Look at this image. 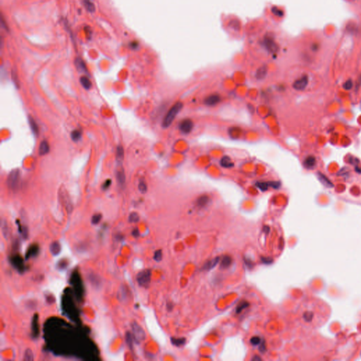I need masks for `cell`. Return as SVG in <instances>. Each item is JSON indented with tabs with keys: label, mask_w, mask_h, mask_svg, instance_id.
Here are the masks:
<instances>
[{
	"label": "cell",
	"mask_w": 361,
	"mask_h": 361,
	"mask_svg": "<svg viewBox=\"0 0 361 361\" xmlns=\"http://www.w3.org/2000/svg\"><path fill=\"white\" fill-rule=\"evenodd\" d=\"M183 106V104L181 102H176L173 104V105L169 109L163 119L162 126L164 129H167L171 125L176 116L180 113Z\"/></svg>",
	"instance_id": "obj_1"
},
{
	"label": "cell",
	"mask_w": 361,
	"mask_h": 361,
	"mask_svg": "<svg viewBox=\"0 0 361 361\" xmlns=\"http://www.w3.org/2000/svg\"><path fill=\"white\" fill-rule=\"evenodd\" d=\"M131 329L132 332H133L132 334H133V339L136 343L139 344V343L145 340L146 338V334L141 325L138 324L136 322H133L131 323Z\"/></svg>",
	"instance_id": "obj_2"
},
{
	"label": "cell",
	"mask_w": 361,
	"mask_h": 361,
	"mask_svg": "<svg viewBox=\"0 0 361 361\" xmlns=\"http://www.w3.org/2000/svg\"><path fill=\"white\" fill-rule=\"evenodd\" d=\"M19 180H20V171L18 169H13L8 176L7 181V186L11 190H15L17 188Z\"/></svg>",
	"instance_id": "obj_3"
},
{
	"label": "cell",
	"mask_w": 361,
	"mask_h": 361,
	"mask_svg": "<svg viewBox=\"0 0 361 361\" xmlns=\"http://www.w3.org/2000/svg\"><path fill=\"white\" fill-rule=\"evenodd\" d=\"M151 275L150 269H144L143 271L140 272L136 277L138 284L145 288L148 287L151 281Z\"/></svg>",
	"instance_id": "obj_4"
},
{
	"label": "cell",
	"mask_w": 361,
	"mask_h": 361,
	"mask_svg": "<svg viewBox=\"0 0 361 361\" xmlns=\"http://www.w3.org/2000/svg\"><path fill=\"white\" fill-rule=\"evenodd\" d=\"M193 127H194L193 121L191 119H188V118L182 119L179 124V131L183 134H185V135L191 133V132L193 131Z\"/></svg>",
	"instance_id": "obj_5"
},
{
	"label": "cell",
	"mask_w": 361,
	"mask_h": 361,
	"mask_svg": "<svg viewBox=\"0 0 361 361\" xmlns=\"http://www.w3.org/2000/svg\"><path fill=\"white\" fill-rule=\"evenodd\" d=\"M256 186L260 191H265L268 190L269 188H272L275 189L279 188L281 186V183L279 181H260L256 183Z\"/></svg>",
	"instance_id": "obj_6"
},
{
	"label": "cell",
	"mask_w": 361,
	"mask_h": 361,
	"mask_svg": "<svg viewBox=\"0 0 361 361\" xmlns=\"http://www.w3.org/2000/svg\"><path fill=\"white\" fill-rule=\"evenodd\" d=\"M222 100V98L219 94H211L208 97H206L204 100V103L206 106H214L220 103Z\"/></svg>",
	"instance_id": "obj_7"
},
{
	"label": "cell",
	"mask_w": 361,
	"mask_h": 361,
	"mask_svg": "<svg viewBox=\"0 0 361 361\" xmlns=\"http://www.w3.org/2000/svg\"><path fill=\"white\" fill-rule=\"evenodd\" d=\"M308 83V79L307 76H303L301 78L295 80L293 85V88L297 90H304Z\"/></svg>",
	"instance_id": "obj_8"
},
{
	"label": "cell",
	"mask_w": 361,
	"mask_h": 361,
	"mask_svg": "<svg viewBox=\"0 0 361 361\" xmlns=\"http://www.w3.org/2000/svg\"><path fill=\"white\" fill-rule=\"evenodd\" d=\"M317 175V178L319 179V180L320 181V182L322 183L324 186L327 187V188H332V187L334 186V185H333V183H331V181L329 180L328 178H327L326 176L323 174V173L318 172Z\"/></svg>",
	"instance_id": "obj_9"
},
{
	"label": "cell",
	"mask_w": 361,
	"mask_h": 361,
	"mask_svg": "<svg viewBox=\"0 0 361 361\" xmlns=\"http://www.w3.org/2000/svg\"><path fill=\"white\" fill-rule=\"evenodd\" d=\"M210 197L208 196H207V195H202V196L198 197V198L197 199L196 205L199 207V208H204V207H205L208 204L209 202H210Z\"/></svg>",
	"instance_id": "obj_10"
},
{
	"label": "cell",
	"mask_w": 361,
	"mask_h": 361,
	"mask_svg": "<svg viewBox=\"0 0 361 361\" xmlns=\"http://www.w3.org/2000/svg\"><path fill=\"white\" fill-rule=\"evenodd\" d=\"M220 164L224 168H231L234 166V163L232 162V160L228 156H223L222 159H220Z\"/></svg>",
	"instance_id": "obj_11"
},
{
	"label": "cell",
	"mask_w": 361,
	"mask_h": 361,
	"mask_svg": "<svg viewBox=\"0 0 361 361\" xmlns=\"http://www.w3.org/2000/svg\"><path fill=\"white\" fill-rule=\"evenodd\" d=\"M50 152V145L46 141L41 142L40 147H39V154L40 155H45Z\"/></svg>",
	"instance_id": "obj_12"
},
{
	"label": "cell",
	"mask_w": 361,
	"mask_h": 361,
	"mask_svg": "<svg viewBox=\"0 0 361 361\" xmlns=\"http://www.w3.org/2000/svg\"><path fill=\"white\" fill-rule=\"evenodd\" d=\"M50 250L53 255H57L61 251V246L58 241H54L51 243Z\"/></svg>",
	"instance_id": "obj_13"
},
{
	"label": "cell",
	"mask_w": 361,
	"mask_h": 361,
	"mask_svg": "<svg viewBox=\"0 0 361 361\" xmlns=\"http://www.w3.org/2000/svg\"><path fill=\"white\" fill-rule=\"evenodd\" d=\"M315 164H316V159L313 156H308L304 160V166L306 168H313Z\"/></svg>",
	"instance_id": "obj_14"
},
{
	"label": "cell",
	"mask_w": 361,
	"mask_h": 361,
	"mask_svg": "<svg viewBox=\"0 0 361 361\" xmlns=\"http://www.w3.org/2000/svg\"><path fill=\"white\" fill-rule=\"evenodd\" d=\"M1 231H2V234H3L4 237V238H7H7L9 237L10 232H9V226H8L7 221H6L5 220H1Z\"/></svg>",
	"instance_id": "obj_15"
},
{
	"label": "cell",
	"mask_w": 361,
	"mask_h": 361,
	"mask_svg": "<svg viewBox=\"0 0 361 361\" xmlns=\"http://www.w3.org/2000/svg\"><path fill=\"white\" fill-rule=\"evenodd\" d=\"M80 82L81 83L82 86L86 90H90L92 88V83L90 81L89 78L86 76H81L80 78Z\"/></svg>",
	"instance_id": "obj_16"
},
{
	"label": "cell",
	"mask_w": 361,
	"mask_h": 361,
	"mask_svg": "<svg viewBox=\"0 0 361 361\" xmlns=\"http://www.w3.org/2000/svg\"><path fill=\"white\" fill-rule=\"evenodd\" d=\"M231 262L232 258L229 255H225L223 257L222 261H221L220 267L221 268H223V269H226V268H228L231 265Z\"/></svg>",
	"instance_id": "obj_17"
},
{
	"label": "cell",
	"mask_w": 361,
	"mask_h": 361,
	"mask_svg": "<svg viewBox=\"0 0 361 361\" xmlns=\"http://www.w3.org/2000/svg\"><path fill=\"white\" fill-rule=\"evenodd\" d=\"M37 321H38V317H37V314H35V316L33 317L32 322V330L33 334H34V336H37L39 333V325Z\"/></svg>",
	"instance_id": "obj_18"
},
{
	"label": "cell",
	"mask_w": 361,
	"mask_h": 361,
	"mask_svg": "<svg viewBox=\"0 0 361 361\" xmlns=\"http://www.w3.org/2000/svg\"><path fill=\"white\" fill-rule=\"evenodd\" d=\"M28 120H29V125H30V127H31V130H32L33 133H34L35 135H37L39 133V128L36 123V121H35V119H33L31 116H29Z\"/></svg>",
	"instance_id": "obj_19"
},
{
	"label": "cell",
	"mask_w": 361,
	"mask_h": 361,
	"mask_svg": "<svg viewBox=\"0 0 361 361\" xmlns=\"http://www.w3.org/2000/svg\"><path fill=\"white\" fill-rule=\"evenodd\" d=\"M171 343H172L173 345H174L176 346H183L185 344H186V338H183V337H180V338H175V337H173V338H171Z\"/></svg>",
	"instance_id": "obj_20"
},
{
	"label": "cell",
	"mask_w": 361,
	"mask_h": 361,
	"mask_svg": "<svg viewBox=\"0 0 361 361\" xmlns=\"http://www.w3.org/2000/svg\"><path fill=\"white\" fill-rule=\"evenodd\" d=\"M220 261V258H214V259H212L210 260V261L207 262L205 263V265H204V267L205 269H212V268H214L215 266L217 265V264L218 263V262Z\"/></svg>",
	"instance_id": "obj_21"
},
{
	"label": "cell",
	"mask_w": 361,
	"mask_h": 361,
	"mask_svg": "<svg viewBox=\"0 0 361 361\" xmlns=\"http://www.w3.org/2000/svg\"><path fill=\"white\" fill-rule=\"evenodd\" d=\"M116 179H117V181H118V182H119V184L123 185L125 183L126 175H125V173H124V171L123 169H121V170L118 171L117 173H116Z\"/></svg>",
	"instance_id": "obj_22"
},
{
	"label": "cell",
	"mask_w": 361,
	"mask_h": 361,
	"mask_svg": "<svg viewBox=\"0 0 361 361\" xmlns=\"http://www.w3.org/2000/svg\"><path fill=\"white\" fill-rule=\"evenodd\" d=\"M37 252H38V247H37V246H32L28 250V252L26 253V258H29L32 257V256L35 255L36 254H37Z\"/></svg>",
	"instance_id": "obj_23"
},
{
	"label": "cell",
	"mask_w": 361,
	"mask_h": 361,
	"mask_svg": "<svg viewBox=\"0 0 361 361\" xmlns=\"http://www.w3.org/2000/svg\"><path fill=\"white\" fill-rule=\"evenodd\" d=\"M76 66L77 68H78V69L80 71H83V72L87 71L86 64H85L84 62L81 60V59H77L76 61Z\"/></svg>",
	"instance_id": "obj_24"
},
{
	"label": "cell",
	"mask_w": 361,
	"mask_h": 361,
	"mask_svg": "<svg viewBox=\"0 0 361 361\" xmlns=\"http://www.w3.org/2000/svg\"><path fill=\"white\" fill-rule=\"evenodd\" d=\"M128 293L126 292V289L125 287H120L119 291L118 292V298L120 301H124L127 298Z\"/></svg>",
	"instance_id": "obj_25"
},
{
	"label": "cell",
	"mask_w": 361,
	"mask_h": 361,
	"mask_svg": "<svg viewBox=\"0 0 361 361\" xmlns=\"http://www.w3.org/2000/svg\"><path fill=\"white\" fill-rule=\"evenodd\" d=\"M81 136H82V133L81 131H79V130H75V131H72L71 134V138L72 141L77 142L79 140H80L81 138Z\"/></svg>",
	"instance_id": "obj_26"
},
{
	"label": "cell",
	"mask_w": 361,
	"mask_h": 361,
	"mask_svg": "<svg viewBox=\"0 0 361 361\" xmlns=\"http://www.w3.org/2000/svg\"><path fill=\"white\" fill-rule=\"evenodd\" d=\"M12 261H13V265L16 267V268H18L19 270H22L23 263L22 262V260H21V258H19V256H17V257L13 258Z\"/></svg>",
	"instance_id": "obj_27"
},
{
	"label": "cell",
	"mask_w": 361,
	"mask_h": 361,
	"mask_svg": "<svg viewBox=\"0 0 361 361\" xmlns=\"http://www.w3.org/2000/svg\"><path fill=\"white\" fill-rule=\"evenodd\" d=\"M33 359H34V356H33V353L32 350L30 348L26 349L24 354V358H23V360L26 361H32L33 360Z\"/></svg>",
	"instance_id": "obj_28"
},
{
	"label": "cell",
	"mask_w": 361,
	"mask_h": 361,
	"mask_svg": "<svg viewBox=\"0 0 361 361\" xmlns=\"http://www.w3.org/2000/svg\"><path fill=\"white\" fill-rule=\"evenodd\" d=\"M124 150L121 145H119L116 149V158L119 161H121L124 159Z\"/></svg>",
	"instance_id": "obj_29"
},
{
	"label": "cell",
	"mask_w": 361,
	"mask_h": 361,
	"mask_svg": "<svg viewBox=\"0 0 361 361\" xmlns=\"http://www.w3.org/2000/svg\"><path fill=\"white\" fill-rule=\"evenodd\" d=\"M88 278H89L90 281H91V283L93 285L98 286L100 284V278L98 277V276L93 275V274H90V275L88 276Z\"/></svg>",
	"instance_id": "obj_30"
},
{
	"label": "cell",
	"mask_w": 361,
	"mask_h": 361,
	"mask_svg": "<svg viewBox=\"0 0 361 361\" xmlns=\"http://www.w3.org/2000/svg\"><path fill=\"white\" fill-rule=\"evenodd\" d=\"M240 129L238 128H231L229 129V135L232 138H237L240 136Z\"/></svg>",
	"instance_id": "obj_31"
},
{
	"label": "cell",
	"mask_w": 361,
	"mask_h": 361,
	"mask_svg": "<svg viewBox=\"0 0 361 361\" xmlns=\"http://www.w3.org/2000/svg\"><path fill=\"white\" fill-rule=\"evenodd\" d=\"M140 220V217L138 214L136 212H131L129 217V221L131 223H136L138 222Z\"/></svg>",
	"instance_id": "obj_32"
},
{
	"label": "cell",
	"mask_w": 361,
	"mask_h": 361,
	"mask_svg": "<svg viewBox=\"0 0 361 361\" xmlns=\"http://www.w3.org/2000/svg\"><path fill=\"white\" fill-rule=\"evenodd\" d=\"M248 306H249V303H248L247 301H242L241 303H240L239 304H238V307H236V313H240V312H242L243 310L246 309V307H248Z\"/></svg>",
	"instance_id": "obj_33"
},
{
	"label": "cell",
	"mask_w": 361,
	"mask_h": 361,
	"mask_svg": "<svg viewBox=\"0 0 361 361\" xmlns=\"http://www.w3.org/2000/svg\"><path fill=\"white\" fill-rule=\"evenodd\" d=\"M126 343H127L128 346H129L130 348H132V346H133V334H131V332H126Z\"/></svg>",
	"instance_id": "obj_34"
},
{
	"label": "cell",
	"mask_w": 361,
	"mask_h": 361,
	"mask_svg": "<svg viewBox=\"0 0 361 361\" xmlns=\"http://www.w3.org/2000/svg\"><path fill=\"white\" fill-rule=\"evenodd\" d=\"M102 218V216L101 214H95V215L92 216V223L93 224H98V223H99L100 221H101Z\"/></svg>",
	"instance_id": "obj_35"
},
{
	"label": "cell",
	"mask_w": 361,
	"mask_h": 361,
	"mask_svg": "<svg viewBox=\"0 0 361 361\" xmlns=\"http://www.w3.org/2000/svg\"><path fill=\"white\" fill-rule=\"evenodd\" d=\"M138 189L140 191V192L142 193H145L147 192V184L145 182H143V181H141V183H139L138 185Z\"/></svg>",
	"instance_id": "obj_36"
},
{
	"label": "cell",
	"mask_w": 361,
	"mask_h": 361,
	"mask_svg": "<svg viewBox=\"0 0 361 361\" xmlns=\"http://www.w3.org/2000/svg\"><path fill=\"white\" fill-rule=\"evenodd\" d=\"M162 258V250H157V251L155 252V254H154V259H155L156 261H160Z\"/></svg>",
	"instance_id": "obj_37"
},
{
	"label": "cell",
	"mask_w": 361,
	"mask_h": 361,
	"mask_svg": "<svg viewBox=\"0 0 361 361\" xmlns=\"http://www.w3.org/2000/svg\"><path fill=\"white\" fill-rule=\"evenodd\" d=\"M260 342H261V340H260L259 336H253L250 339V343L253 346H257V345L260 344Z\"/></svg>",
	"instance_id": "obj_38"
},
{
	"label": "cell",
	"mask_w": 361,
	"mask_h": 361,
	"mask_svg": "<svg viewBox=\"0 0 361 361\" xmlns=\"http://www.w3.org/2000/svg\"><path fill=\"white\" fill-rule=\"evenodd\" d=\"M85 2H86V6L87 7V8H88V10L90 11H92V12L93 11H95L94 4L92 3H91V1H87V0H86V1H85Z\"/></svg>",
	"instance_id": "obj_39"
},
{
	"label": "cell",
	"mask_w": 361,
	"mask_h": 361,
	"mask_svg": "<svg viewBox=\"0 0 361 361\" xmlns=\"http://www.w3.org/2000/svg\"><path fill=\"white\" fill-rule=\"evenodd\" d=\"M111 184L112 181L110 180V179H107V180L103 183V185H102V188H103L104 190H106V189L109 188V187L111 186Z\"/></svg>",
	"instance_id": "obj_40"
},
{
	"label": "cell",
	"mask_w": 361,
	"mask_h": 361,
	"mask_svg": "<svg viewBox=\"0 0 361 361\" xmlns=\"http://www.w3.org/2000/svg\"><path fill=\"white\" fill-rule=\"evenodd\" d=\"M344 87L345 89H346V90L351 89L353 87V83H352V82H351V80H348V81H346V83H345Z\"/></svg>",
	"instance_id": "obj_41"
},
{
	"label": "cell",
	"mask_w": 361,
	"mask_h": 361,
	"mask_svg": "<svg viewBox=\"0 0 361 361\" xmlns=\"http://www.w3.org/2000/svg\"><path fill=\"white\" fill-rule=\"evenodd\" d=\"M262 261L265 264H270L272 262V259L269 258H262Z\"/></svg>",
	"instance_id": "obj_42"
},
{
	"label": "cell",
	"mask_w": 361,
	"mask_h": 361,
	"mask_svg": "<svg viewBox=\"0 0 361 361\" xmlns=\"http://www.w3.org/2000/svg\"><path fill=\"white\" fill-rule=\"evenodd\" d=\"M133 235L134 237H138V236H139V231L138 229H135L133 231Z\"/></svg>",
	"instance_id": "obj_43"
},
{
	"label": "cell",
	"mask_w": 361,
	"mask_h": 361,
	"mask_svg": "<svg viewBox=\"0 0 361 361\" xmlns=\"http://www.w3.org/2000/svg\"><path fill=\"white\" fill-rule=\"evenodd\" d=\"M260 351H261V352H264V351H265L266 350L265 345V344H264V343H263V344H262H262H261V346H260Z\"/></svg>",
	"instance_id": "obj_44"
},
{
	"label": "cell",
	"mask_w": 361,
	"mask_h": 361,
	"mask_svg": "<svg viewBox=\"0 0 361 361\" xmlns=\"http://www.w3.org/2000/svg\"><path fill=\"white\" fill-rule=\"evenodd\" d=\"M262 360L261 358H260V357H258L257 356H255L253 358H252V360Z\"/></svg>",
	"instance_id": "obj_45"
}]
</instances>
